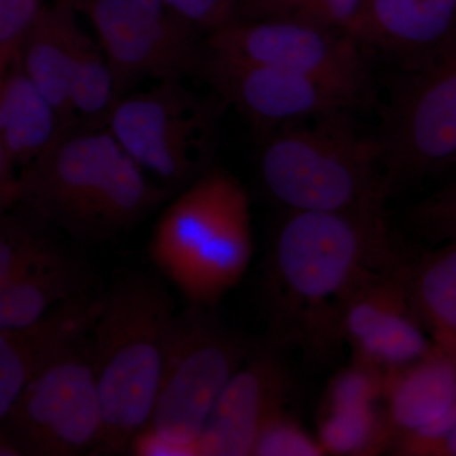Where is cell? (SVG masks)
I'll use <instances>...</instances> for the list:
<instances>
[{
    "instance_id": "obj_1",
    "label": "cell",
    "mask_w": 456,
    "mask_h": 456,
    "mask_svg": "<svg viewBox=\"0 0 456 456\" xmlns=\"http://www.w3.org/2000/svg\"><path fill=\"white\" fill-rule=\"evenodd\" d=\"M407 256L393 244L386 203L350 211H284L265 257L270 346H296L326 362L344 344L342 318L356 293Z\"/></svg>"
},
{
    "instance_id": "obj_2",
    "label": "cell",
    "mask_w": 456,
    "mask_h": 456,
    "mask_svg": "<svg viewBox=\"0 0 456 456\" xmlns=\"http://www.w3.org/2000/svg\"><path fill=\"white\" fill-rule=\"evenodd\" d=\"M171 193L150 179L107 127L75 128L20 170L16 207L42 226L102 242L139 224Z\"/></svg>"
},
{
    "instance_id": "obj_3",
    "label": "cell",
    "mask_w": 456,
    "mask_h": 456,
    "mask_svg": "<svg viewBox=\"0 0 456 456\" xmlns=\"http://www.w3.org/2000/svg\"><path fill=\"white\" fill-rule=\"evenodd\" d=\"M175 314L167 285L146 273H122L103 292L90 332L103 417L93 454H123L151 421Z\"/></svg>"
},
{
    "instance_id": "obj_4",
    "label": "cell",
    "mask_w": 456,
    "mask_h": 456,
    "mask_svg": "<svg viewBox=\"0 0 456 456\" xmlns=\"http://www.w3.org/2000/svg\"><path fill=\"white\" fill-rule=\"evenodd\" d=\"M149 253L189 305L215 307L244 278L253 259L244 185L221 167L204 171L161 213Z\"/></svg>"
},
{
    "instance_id": "obj_5",
    "label": "cell",
    "mask_w": 456,
    "mask_h": 456,
    "mask_svg": "<svg viewBox=\"0 0 456 456\" xmlns=\"http://www.w3.org/2000/svg\"><path fill=\"white\" fill-rule=\"evenodd\" d=\"M350 110L264 134L259 178L284 211L338 212L386 203L391 194L377 136L354 125Z\"/></svg>"
},
{
    "instance_id": "obj_6",
    "label": "cell",
    "mask_w": 456,
    "mask_h": 456,
    "mask_svg": "<svg viewBox=\"0 0 456 456\" xmlns=\"http://www.w3.org/2000/svg\"><path fill=\"white\" fill-rule=\"evenodd\" d=\"M377 137L391 193L403 185L456 175V38L402 68Z\"/></svg>"
},
{
    "instance_id": "obj_7",
    "label": "cell",
    "mask_w": 456,
    "mask_h": 456,
    "mask_svg": "<svg viewBox=\"0 0 456 456\" xmlns=\"http://www.w3.org/2000/svg\"><path fill=\"white\" fill-rule=\"evenodd\" d=\"M107 128L146 174L165 187L185 188L209 169L217 110L183 80H165L123 94Z\"/></svg>"
},
{
    "instance_id": "obj_8",
    "label": "cell",
    "mask_w": 456,
    "mask_h": 456,
    "mask_svg": "<svg viewBox=\"0 0 456 456\" xmlns=\"http://www.w3.org/2000/svg\"><path fill=\"white\" fill-rule=\"evenodd\" d=\"M251 349L212 307L189 305L176 312L149 426L200 455L198 440L213 404Z\"/></svg>"
},
{
    "instance_id": "obj_9",
    "label": "cell",
    "mask_w": 456,
    "mask_h": 456,
    "mask_svg": "<svg viewBox=\"0 0 456 456\" xmlns=\"http://www.w3.org/2000/svg\"><path fill=\"white\" fill-rule=\"evenodd\" d=\"M0 426L20 455L95 452L103 417L90 334L57 356L27 386Z\"/></svg>"
},
{
    "instance_id": "obj_10",
    "label": "cell",
    "mask_w": 456,
    "mask_h": 456,
    "mask_svg": "<svg viewBox=\"0 0 456 456\" xmlns=\"http://www.w3.org/2000/svg\"><path fill=\"white\" fill-rule=\"evenodd\" d=\"M89 20L121 97L143 80L198 74L204 41L164 0H73Z\"/></svg>"
},
{
    "instance_id": "obj_11",
    "label": "cell",
    "mask_w": 456,
    "mask_h": 456,
    "mask_svg": "<svg viewBox=\"0 0 456 456\" xmlns=\"http://www.w3.org/2000/svg\"><path fill=\"white\" fill-rule=\"evenodd\" d=\"M204 49L334 84L370 102L371 75L349 33L296 20H233L209 33Z\"/></svg>"
},
{
    "instance_id": "obj_12",
    "label": "cell",
    "mask_w": 456,
    "mask_h": 456,
    "mask_svg": "<svg viewBox=\"0 0 456 456\" xmlns=\"http://www.w3.org/2000/svg\"><path fill=\"white\" fill-rule=\"evenodd\" d=\"M207 83L254 126L261 137L284 126L358 110L368 102L350 90L305 75L211 53L203 47L200 71Z\"/></svg>"
},
{
    "instance_id": "obj_13",
    "label": "cell",
    "mask_w": 456,
    "mask_h": 456,
    "mask_svg": "<svg viewBox=\"0 0 456 456\" xmlns=\"http://www.w3.org/2000/svg\"><path fill=\"white\" fill-rule=\"evenodd\" d=\"M411 259L371 279L354 296L342 318V338L355 353L356 362L384 378L434 349L408 298Z\"/></svg>"
},
{
    "instance_id": "obj_14",
    "label": "cell",
    "mask_w": 456,
    "mask_h": 456,
    "mask_svg": "<svg viewBox=\"0 0 456 456\" xmlns=\"http://www.w3.org/2000/svg\"><path fill=\"white\" fill-rule=\"evenodd\" d=\"M272 349H251L213 404L198 440L200 455H253L264 425L285 411L293 384Z\"/></svg>"
},
{
    "instance_id": "obj_15",
    "label": "cell",
    "mask_w": 456,
    "mask_h": 456,
    "mask_svg": "<svg viewBox=\"0 0 456 456\" xmlns=\"http://www.w3.org/2000/svg\"><path fill=\"white\" fill-rule=\"evenodd\" d=\"M103 293L92 289L53 307L32 325L0 329V424L29 383L92 332Z\"/></svg>"
},
{
    "instance_id": "obj_16",
    "label": "cell",
    "mask_w": 456,
    "mask_h": 456,
    "mask_svg": "<svg viewBox=\"0 0 456 456\" xmlns=\"http://www.w3.org/2000/svg\"><path fill=\"white\" fill-rule=\"evenodd\" d=\"M401 68L416 64L456 38V0H368L350 33Z\"/></svg>"
},
{
    "instance_id": "obj_17",
    "label": "cell",
    "mask_w": 456,
    "mask_h": 456,
    "mask_svg": "<svg viewBox=\"0 0 456 456\" xmlns=\"http://www.w3.org/2000/svg\"><path fill=\"white\" fill-rule=\"evenodd\" d=\"M69 131L22 68L18 42L0 50V139L18 170L40 158Z\"/></svg>"
},
{
    "instance_id": "obj_18",
    "label": "cell",
    "mask_w": 456,
    "mask_h": 456,
    "mask_svg": "<svg viewBox=\"0 0 456 456\" xmlns=\"http://www.w3.org/2000/svg\"><path fill=\"white\" fill-rule=\"evenodd\" d=\"M73 0L45 4L25 35L18 41V56L29 79L74 130L69 108V79L83 36Z\"/></svg>"
},
{
    "instance_id": "obj_19",
    "label": "cell",
    "mask_w": 456,
    "mask_h": 456,
    "mask_svg": "<svg viewBox=\"0 0 456 456\" xmlns=\"http://www.w3.org/2000/svg\"><path fill=\"white\" fill-rule=\"evenodd\" d=\"M94 281L86 261L53 244L0 288V329L32 325Z\"/></svg>"
},
{
    "instance_id": "obj_20",
    "label": "cell",
    "mask_w": 456,
    "mask_h": 456,
    "mask_svg": "<svg viewBox=\"0 0 456 456\" xmlns=\"http://www.w3.org/2000/svg\"><path fill=\"white\" fill-rule=\"evenodd\" d=\"M383 399L392 448L456 406V359L434 346L424 358L384 378Z\"/></svg>"
},
{
    "instance_id": "obj_21",
    "label": "cell",
    "mask_w": 456,
    "mask_h": 456,
    "mask_svg": "<svg viewBox=\"0 0 456 456\" xmlns=\"http://www.w3.org/2000/svg\"><path fill=\"white\" fill-rule=\"evenodd\" d=\"M382 395L379 383L358 369L332 383L318 436L326 454L367 455L391 448L386 412L375 407Z\"/></svg>"
},
{
    "instance_id": "obj_22",
    "label": "cell",
    "mask_w": 456,
    "mask_h": 456,
    "mask_svg": "<svg viewBox=\"0 0 456 456\" xmlns=\"http://www.w3.org/2000/svg\"><path fill=\"white\" fill-rule=\"evenodd\" d=\"M407 290L413 314L434 346L456 359V240L411 259Z\"/></svg>"
},
{
    "instance_id": "obj_23",
    "label": "cell",
    "mask_w": 456,
    "mask_h": 456,
    "mask_svg": "<svg viewBox=\"0 0 456 456\" xmlns=\"http://www.w3.org/2000/svg\"><path fill=\"white\" fill-rule=\"evenodd\" d=\"M121 98L113 71L98 42L83 33L69 79V108L75 128L107 127Z\"/></svg>"
},
{
    "instance_id": "obj_24",
    "label": "cell",
    "mask_w": 456,
    "mask_h": 456,
    "mask_svg": "<svg viewBox=\"0 0 456 456\" xmlns=\"http://www.w3.org/2000/svg\"><path fill=\"white\" fill-rule=\"evenodd\" d=\"M368 0H235V20H296L351 33Z\"/></svg>"
},
{
    "instance_id": "obj_25",
    "label": "cell",
    "mask_w": 456,
    "mask_h": 456,
    "mask_svg": "<svg viewBox=\"0 0 456 456\" xmlns=\"http://www.w3.org/2000/svg\"><path fill=\"white\" fill-rule=\"evenodd\" d=\"M406 221L410 230L431 246L456 240V175L411 206Z\"/></svg>"
},
{
    "instance_id": "obj_26",
    "label": "cell",
    "mask_w": 456,
    "mask_h": 456,
    "mask_svg": "<svg viewBox=\"0 0 456 456\" xmlns=\"http://www.w3.org/2000/svg\"><path fill=\"white\" fill-rule=\"evenodd\" d=\"M40 226L28 216L0 217V288L53 245Z\"/></svg>"
},
{
    "instance_id": "obj_27",
    "label": "cell",
    "mask_w": 456,
    "mask_h": 456,
    "mask_svg": "<svg viewBox=\"0 0 456 456\" xmlns=\"http://www.w3.org/2000/svg\"><path fill=\"white\" fill-rule=\"evenodd\" d=\"M325 450L287 411L269 419L255 441V456H322Z\"/></svg>"
},
{
    "instance_id": "obj_28",
    "label": "cell",
    "mask_w": 456,
    "mask_h": 456,
    "mask_svg": "<svg viewBox=\"0 0 456 456\" xmlns=\"http://www.w3.org/2000/svg\"><path fill=\"white\" fill-rule=\"evenodd\" d=\"M392 450L399 455L456 456V406L437 421L395 441Z\"/></svg>"
},
{
    "instance_id": "obj_29",
    "label": "cell",
    "mask_w": 456,
    "mask_h": 456,
    "mask_svg": "<svg viewBox=\"0 0 456 456\" xmlns=\"http://www.w3.org/2000/svg\"><path fill=\"white\" fill-rule=\"evenodd\" d=\"M200 33H213L235 20V0H164Z\"/></svg>"
},
{
    "instance_id": "obj_30",
    "label": "cell",
    "mask_w": 456,
    "mask_h": 456,
    "mask_svg": "<svg viewBox=\"0 0 456 456\" xmlns=\"http://www.w3.org/2000/svg\"><path fill=\"white\" fill-rule=\"evenodd\" d=\"M45 4V0H0V50L22 38Z\"/></svg>"
},
{
    "instance_id": "obj_31",
    "label": "cell",
    "mask_w": 456,
    "mask_h": 456,
    "mask_svg": "<svg viewBox=\"0 0 456 456\" xmlns=\"http://www.w3.org/2000/svg\"><path fill=\"white\" fill-rule=\"evenodd\" d=\"M128 452L137 456H196L197 449L180 444L164 436L160 432L147 425L141 430L128 446Z\"/></svg>"
},
{
    "instance_id": "obj_32",
    "label": "cell",
    "mask_w": 456,
    "mask_h": 456,
    "mask_svg": "<svg viewBox=\"0 0 456 456\" xmlns=\"http://www.w3.org/2000/svg\"><path fill=\"white\" fill-rule=\"evenodd\" d=\"M20 170L0 139V217L17 204Z\"/></svg>"
},
{
    "instance_id": "obj_33",
    "label": "cell",
    "mask_w": 456,
    "mask_h": 456,
    "mask_svg": "<svg viewBox=\"0 0 456 456\" xmlns=\"http://www.w3.org/2000/svg\"><path fill=\"white\" fill-rule=\"evenodd\" d=\"M0 455H20L18 450L9 443L2 432H0Z\"/></svg>"
},
{
    "instance_id": "obj_34",
    "label": "cell",
    "mask_w": 456,
    "mask_h": 456,
    "mask_svg": "<svg viewBox=\"0 0 456 456\" xmlns=\"http://www.w3.org/2000/svg\"><path fill=\"white\" fill-rule=\"evenodd\" d=\"M2 217H3V216H2Z\"/></svg>"
}]
</instances>
